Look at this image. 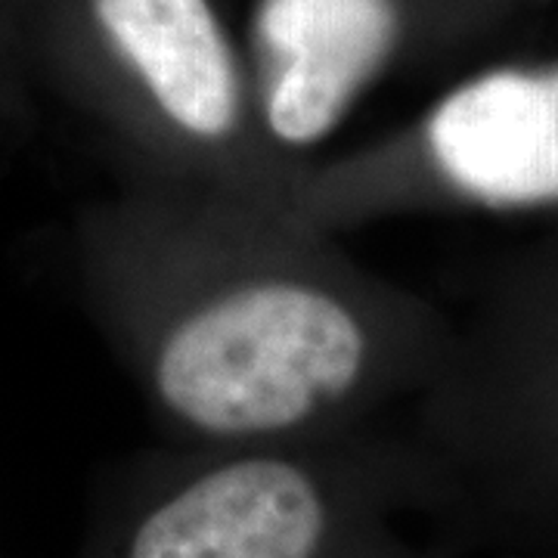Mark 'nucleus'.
<instances>
[{
	"label": "nucleus",
	"instance_id": "nucleus-1",
	"mask_svg": "<svg viewBox=\"0 0 558 558\" xmlns=\"http://www.w3.org/2000/svg\"><path fill=\"white\" fill-rule=\"evenodd\" d=\"M78 274L165 438L360 432L435 379L453 319L282 208L137 183L78 227Z\"/></svg>",
	"mask_w": 558,
	"mask_h": 558
},
{
	"label": "nucleus",
	"instance_id": "nucleus-2",
	"mask_svg": "<svg viewBox=\"0 0 558 558\" xmlns=\"http://www.w3.org/2000/svg\"><path fill=\"white\" fill-rule=\"evenodd\" d=\"M416 444L379 425L137 459L81 558H354L432 494Z\"/></svg>",
	"mask_w": 558,
	"mask_h": 558
},
{
	"label": "nucleus",
	"instance_id": "nucleus-3",
	"mask_svg": "<svg viewBox=\"0 0 558 558\" xmlns=\"http://www.w3.org/2000/svg\"><path fill=\"white\" fill-rule=\"evenodd\" d=\"M57 75L137 165L140 183L282 208L304 165L279 159L248 60L211 0H75Z\"/></svg>",
	"mask_w": 558,
	"mask_h": 558
},
{
	"label": "nucleus",
	"instance_id": "nucleus-4",
	"mask_svg": "<svg viewBox=\"0 0 558 558\" xmlns=\"http://www.w3.org/2000/svg\"><path fill=\"white\" fill-rule=\"evenodd\" d=\"M282 211L341 233L407 215L558 218V57L487 65L292 180Z\"/></svg>",
	"mask_w": 558,
	"mask_h": 558
},
{
	"label": "nucleus",
	"instance_id": "nucleus-5",
	"mask_svg": "<svg viewBox=\"0 0 558 558\" xmlns=\"http://www.w3.org/2000/svg\"><path fill=\"white\" fill-rule=\"evenodd\" d=\"M416 450L432 478L459 465L558 475V227L484 282L416 398Z\"/></svg>",
	"mask_w": 558,
	"mask_h": 558
},
{
	"label": "nucleus",
	"instance_id": "nucleus-6",
	"mask_svg": "<svg viewBox=\"0 0 558 558\" xmlns=\"http://www.w3.org/2000/svg\"><path fill=\"white\" fill-rule=\"evenodd\" d=\"M410 0H258L248 75L264 137L307 165L369 90L413 57Z\"/></svg>",
	"mask_w": 558,
	"mask_h": 558
},
{
	"label": "nucleus",
	"instance_id": "nucleus-7",
	"mask_svg": "<svg viewBox=\"0 0 558 558\" xmlns=\"http://www.w3.org/2000/svg\"><path fill=\"white\" fill-rule=\"evenodd\" d=\"M354 558H422L418 553H413L403 539L398 537V531L391 527L388 534L376 537L369 546H363Z\"/></svg>",
	"mask_w": 558,
	"mask_h": 558
}]
</instances>
